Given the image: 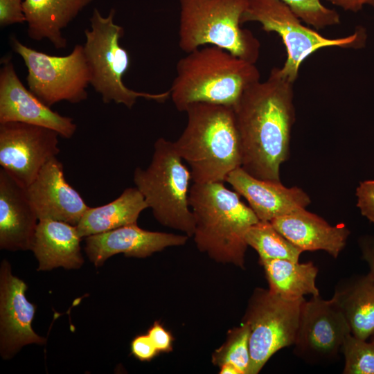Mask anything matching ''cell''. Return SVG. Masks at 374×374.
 <instances>
[{"label":"cell","instance_id":"cell-29","mask_svg":"<svg viewBox=\"0 0 374 374\" xmlns=\"http://www.w3.org/2000/svg\"><path fill=\"white\" fill-rule=\"evenodd\" d=\"M24 1V0H0L1 27L26 22Z\"/></svg>","mask_w":374,"mask_h":374},{"label":"cell","instance_id":"cell-36","mask_svg":"<svg viewBox=\"0 0 374 374\" xmlns=\"http://www.w3.org/2000/svg\"><path fill=\"white\" fill-rule=\"evenodd\" d=\"M371 338H372V339H371V341L373 342V343L374 344V335H373V336L371 337Z\"/></svg>","mask_w":374,"mask_h":374},{"label":"cell","instance_id":"cell-22","mask_svg":"<svg viewBox=\"0 0 374 374\" xmlns=\"http://www.w3.org/2000/svg\"><path fill=\"white\" fill-rule=\"evenodd\" d=\"M332 298L353 336L367 340L374 335V276L370 272L339 282Z\"/></svg>","mask_w":374,"mask_h":374},{"label":"cell","instance_id":"cell-32","mask_svg":"<svg viewBox=\"0 0 374 374\" xmlns=\"http://www.w3.org/2000/svg\"><path fill=\"white\" fill-rule=\"evenodd\" d=\"M159 353H169L172 349V336L158 321L148 329V333Z\"/></svg>","mask_w":374,"mask_h":374},{"label":"cell","instance_id":"cell-7","mask_svg":"<svg viewBox=\"0 0 374 374\" xmlns=\"http://www.w3.org/2000/svg\"><path fill=\"white\" fill-rule=\"evenodd\" d=\"M115 9L103 16L95 8L89 18L90 28L84 30V52L90 73V84L99 93L103 103L112 102L132 109L140 98L164 103L170 91L147 93L132 90L123 77L130 65L128 52L120 44L124 35L122 26L114 22Z\"/></svg>","mask_w":374,"mask_h":374},{"label":"cell","instance_id":"cell-25","mask_svg":"<svg viewBox=\"0 0 374 374\" xmlns=\"http://www.w3.org/2000/svg\"><path fill=\"white\" fill-rule=\"evenodd\" d=\"M245 240L259 256V261L288 259L299 261L302 250L294 245L270 222L258 221L248 230Z\"/></svg>","mask_w":374,"mask_h":374},{"label":"cell","instance_id":"cell-28","mask_svg":"<svg viewBox=\"0 0 374 374\" xmlns=\"http://www.w3.org/2000/svg\"><path fill=\"white\" fill-rule=\"evenodd\" d=\"M308 26L317 30L340 24V16L334 9L326 7L321 0H280Z\"/></svg>","mask_w":374,"mask_h":374},{"label":"cell","instance_id":"cell-9","mask_svg":"<svg viewBox=\"0 0 374 374\" xmlns=\"http://www.w3.org/2000/svg\"><path fill=\"white\" fill-rule=\"evenodd\" d=\"M10 42L27 68L28 89L46 105L87 99L90 73L83 45H75L67 55L55 56L30 48L14 35Z\"/></svg>","mask_w":374,"mask_h":374},{"label":"cell","instance_id":"cell-20","mask_svg":"<svg viewBox=\"0 0 374 374\" xmlns=\"http://www.w3.org/2000/svg\"><path fill=\"white\" fill-rule=\"evenodd\" d=\"M76 226L53 220H39L31 251L38 260L37 271L62 267L79 269L84 263Z\"/></svg>","mask_w":374,"mask_h":374},{"label":"cell","instance_id":"cell-10","mask_svg":"<svg viewBox=\"0 0 374 374\" xmlns=\"http://www.w3.org/2000/svg\"><path fill=\"white\" fill-rule=\"evenodd\" d=\"M305 300L287 299L269 289L254 290L242 322L249 328L250 364L247 374L258 373L274 353L294 345Z\"/></svg>","mask_w":374,"mask_h":374},{"label":"cell","instance_id":"cell-8","mask_svg":"<svg viewBox=\"0 0 374 374\" xmlns=\"http://www.w3.org/2000/svg\"><path fill=\"white\" fill-rule=\"evenodd\" d=\"M255 21L266 32L276 33L287 51V59L280 68L282 75L294 83L302 62L319 49L326 47L360 48L366 35L359 28L345 37L328 38L304 26L301 20L280 0H248L241 24Z\"/></svg>","mask_w":374,"mask_h":374},{"label":"cell","instance_id":"cell-33","mask_svg":"<svg viewBox=\"0 0 374 374\" xmlns=\"http://www.w3.org/2000/svg\"><path fill=\"white\" fill-rule=\"evenodd\" d=\"M360 247L362 256L368 265L369 272L374 276V238H362Z\"/></svg>","mask_w":374,"mask_h":374},{"label":"cell","instance_id":"cell-35","mask_svg":"<svg viewBox=\"0 0 374 374\" xmlns=\"http://www.w3.org/2000/svg\"><path fill=\"white\" fill-rule=\"evenodd\" d=\"M221 374H240L239 371L231 364H224L220 367Z\"/></svg>","mask_w":374,"mask_h":374},{"label":"cell","instance_id":"cell-6","mask_svg":"<svg viewBox=\"0 0 374 374\" xmlns=\"http://www.w3.org/2000/svg\"><path fill=\"white\" fill-rule=\"evenodd\" d=\"M133 179L161 224L193 236L195 224L189 205L192 176L172 141L159 138L150 165L145 169L137 167Z\"/></svg>","mask_w":374,"mask_h":374},{"label":"cell","instance_id":"cell-34","mask_svg":"<svg viewBox=\"0 0 374 374\" xmlns=\"http://www.w3.org/2000/svg\"><path fill=\"white\" fill-rule=\"evenodd\" d=\"M346 11L357 12L366 6H374V0H326Z\"/></svg>","mask_w":374,"mask_h":374},{"label":"cell","instance_id":"cell-3","mask_svg":"<svg viewBox=\"0 0 374 374\" xmlns=\"http://www.w3.org/2000/svg\"><path fill=\"white\" fill-rule=\"evenodd\" d=\"M259 80L260 73L255 64L206 45L177 62L170 97L179 112H186L195 103L233 107L244 91Z\"/></svg>","mask_w":374,"mask_h":374},{"label":"cell","instance_id":"cell-5","mask_svg":"<svg viewBox=\"0 0 374 374\" xmlns=\"http://www.w3.org/2000/svg\"><path fill=\"white\" fill-rule=\"evenodd\" d=\"M179 46L188 53L212 45L256 64L260 44L240 27L248 0H179Z\"/></svg>","mask_w":374,"mask_h":374},{"label":"cell","instance_id":"cell-30","mask_svg":"<svg viewBox=\"0 0 374 374\" xmlns=\"http://www.w3.org/2000/svg\"><path fill=\"white\" fill-rule=\"evenodd\" d=\"M357 206L361 213L374 223V180L359 183L356 190Z\"/></svg>","mask_w":374,"mask_h":374},{"label":"cell","instance_id":"cell-12","mask_svg":"<svg viewBox=\"0 0 374 374\" xmlns=\"http://www.w3.org/2000/svg\"><path fill=\"white\" fill-rule=\"evenodd\" d=\"M60 134L55 130L28 123H0V165L24 187L41 168L60 153Z\"/></svg>","mask_w":374,"mask_h":374},{"label":"cell","instance_id":"cell-17","mask_svg":"<svg viewBox=\"0 0 374 374\" xmlns=\"http://www.w3.org/2000/svg\"><path fill=\"white\" fill-rule=\"evenodd\" d=\"M226 181L247 200L260 221L271 222L298 209L305 208L311 202L310 197L301 188H287L280 181L256 178L241 167L231 171Z\"/></svg>","mask_w":374,"mask_h":374},{"label":"cell","instance_id":"cell-16","mask_svg":"<svg viewBox=\"0 0 374 374\" xmlns=\"http://www.w3.org/2000/svg\"><path fill=\"white\" fill-rule=\"evenodd\" d=\"M188 238L186 235L147 231L133 224L86 237L84 251L96 267H100L118 253L146 258L166 247L184 245Z\"/></svg>","mask_w":374,"mask_h":374},{"label":"cell","instance_id":"cell-13","mask_svg":"<svg viewBox=\"0 0 374 374\" xmlns=\"http://www.w3.org/2000/svg\"><path fill=\"white\" fill-rule=\"evenodd\" d=\"M28 287L12 275L10 262L0 267V353L9 359L28 344L44 345L46 339L35 332L32 322L36 306L26 296Z\"/></svg>","mask_w":374,"mask_h":374},{"label":"cell","instance_id":"cell-14","mask_svg":"<svg viewBox=\"0 0 374 374\" xmlns=\"http://www.w3.org/2000/svg\"><path fill=\"white\" fill-rule=\"evenodd\" d=\"M11 58L8 55L1 60L0 123L19 122L39 125L56 131L63 138H71L77 130L73 119L54 112L26 88Z\"/></svg>","mask_w":374,"mask_h":374},{"label":"cell","instance_id":"cell-2","mask_svg":"<svg viewBox=\"0 0 374 374\" xmlns=\"http://www.w3.org/2000/svg\"><path fill=\"white\" fill-rule=\"evenodd\" d=\"M186 112V127L173 143L190 166L193 183L226 181L229 174L242 165L233 107L195 103Z\"/></svg>","mask_w":374,"mask_h":374},{"label":"cell","instance_id":"cell-23","mask_svg":"<svg viewBox=\"0 0 374 374\" xmlns=\"http://www.w3.org/2000/svg\"><path fill=\"white\" fill-rule=\"evenodd\" d=\"M148 206L139 189L127 188L112 202L100 206L89 207L76 228L82 238L137 224L141 213Z\"/></svg>","mask_w":374,"mask_h":374},{"label":"cell","instance_id":"cell-1","mask_svg":"<svg viewBox=\"0 0 374 374\" xmlns=\"http://www.w3.org/2000/svg\"><path fill=\"white\" fill-rule=\"evenodd\" d=\"M293 85L274 67L266 80L247 87L233 107L241 168L253 177L280 181V166L288 157L295 121Z\"/></svg>","mask_w":374,"mask_h":374},{"label":"cell","instance_id":"cell-11","mask_svg":"<svg viewBox=\"0 0 374 374\" xmlns=\"http://www.w3.org/2000/svg\"><path fill=\"white\" fill-rule=\"evenodd\" d=\"M350 328L332 297L312 296L302 303L294 343L296 355L310 364H325L337 359Z\"/></svg>","mask_w":374,"mask_h":374},{"label":"cell","instance_id":"cell-21","mask_svg":"<svg viewBox=\"0 0 374 374\" xmlns=\"http://www.w3.org/2000/svg\"><path fill=\"white\" fill-rule=\"evenodd\" d=\"M93 0H24L27 33L33 40L48 39L56 49L67 42L62 30Z\"/></svg>","mask_w":374,"mask_h":374},{"label":"cell","instance_id":"cell-4","mask_svg":"<svg viewBox=\"0 0 374 374\" xmlns=\"http://www.w3.org/2000/svg\"><path fill=\"white\" fill-rule=\"evenodd\" d=\"M189 205L197 249L216 262L243 268L248 246L246 234L259 221L252 209L224 182L193 183Z\"/></svg>","mask_w":374,"mask_h":374},{"label":"cell","instance_id":"cell-19","mask_svg":"<svg viewBox=\"0 0 374 374\" xmlns=\"http://www.w3.org/2000/svg\"><path fill=\"white\" fill-rule=\"evenodd\" d=\"M270 222L303 251L323 250L335 258L345 247L350 234L345 225L331 226L305 208L298 209Z\"/></svg>","mask_w":374,"mask_h":374},{"label":"cell","instance_id":"cell-18","mask_svg":"<svg viewBox=\"0 0 374 374\" xmlns=\"http://www.w3.org/2000/svg\"><path fill=\"white\" fill-rule=\"evenodd\" d=\"M39 219L26 187L8 172L0 170V248L31 250Z\"/></svg>","mask_w":374,"mask_h":374},{"label":"cell","instance_id":"cell-26","mask_svg":"<svg viewBox=\"0 0 374 374\" xmlns=\"http://www.w3.org/2000/svg\"><path fill=\"white\" fill-rule=\"evenodd\" d=\"M212 362L220 367L233 366L240 374H247L250 364L249 328L242 323L228 332L225 342L212 355Z\"/></svg>","mask_w":374,"mask_h":374},{"label":"cell","instance_id":"cell-24","mask_svg":"<svg viewBox=\"0 0 374 374\" xmlns=\"http://www.w3.org/2000/svg\"><path fill=\"white\" fill-rule=\"evenodd\" d=\"M259 262L263 267L271 292L293 300L305 295H319L316 285L318 269L312 262L272 259Z\"/></svg>","mask_w":374,"mask_h":374},{"label":"cell","instance_id":"cell-31","mask_svg":"<svg viewBox=\"0 0 374 374\" xmlns=\"http://www.w3.org/2000/svg\"><path fill=\"white\" fill-rule=\"evenodd\" d=\"M130 348L132 354L141 362L150 361L159 353L148 334L135 337Z\"/></svg>","mask_w":374,"mask_h":374},{"label":"cell","instance_id":"cell-15","mask_svg":"<svg viewBox=\"0 0 374 374\" xmlns=\"http://www.w3.org/2000/svg\"><path fill=\"white\" fill-rule=\"evenodd\" d=\"M39 220H53L76 226L89 207L66 180L62 163L53 157L26 188Z\"/></svg>","mask_w":374,"mask_h":374},{"label":"cell","instance_id":"cell-27","mask_svg":"<svg viewBox=\"0 0 374 374\" xmlns=\"http://www.w3.org/2000/svg\"><path fill=\"white\" fill-rule=\"evenodd\" d=\"M341 353L345 359L343 373L374 374V344L355 337L351 333L345 338Z\"/></svg>","mask_w":374,"mask_h":374}]
</instances>
